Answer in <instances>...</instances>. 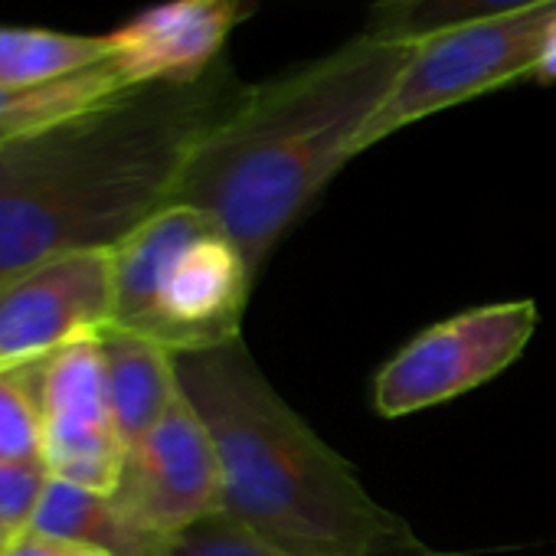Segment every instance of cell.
Masks as SVG:
<instances>
[{"label":"cell","mask_w":556,"mask_h":556,"mask_svg":"<svg viewBox=\"0 0 556 556\" xmlns=\"http://www.w3.org/2000/svg\"><path fill=\"white\" fill-rule=\"evenodd\" d=\"M419 43L357 40L262 86L197 144L170 203L210 213L252 275L357 157V138L390 99Z\"/></svg>","instance_id":"7a4b0ae2"},{"label":"cell","mask_w":556,"mask_h":556,"mask_svg":"<svg viewBox=\"0 0 556 556\" xmlns=\"http://www.w3.org/2000/svg\"><path fill=\"white\" fill-rule=\"evenodd\" d=\"M536 79H543V83H556V43L546 50V56H543V63H540V70H536Z\"/></svg>","instance_id":"ffe728a7"},{"label":"cell","mask_w":556,"mask_h":556,"mask_svg":"<svg viewBox=\"0 0 556 556\" xmlns=\"http://www.w3.org/2000/svg\"><path fill=\"white\" fill-rule=\"evenodd\" d=\"M115 312L112 249H76L0 282V374L30 367L76 338L99 334Z\"/></svg>","instance_id":"ba28073f"},{"label":"cell","mask_w":556,"mask_h":556,"mask_svg":"<svg viewBox=\"0 0 556 556\" xmlns=\"http://www.w3.org/2000/svg\"><path fill=\"white\" fill-rule=\"evenodd\" d=\"M170 556H282L271 546L258 543L242 523H236L226 510L193 523L174 540Z\"/></svg>","instance_id":"ac0fdd59"},{"label":"cell","mask_w":556,"mask_h":556,"mask_svg":"<svg viewBox=\"0 0 556 556\" xmlns=\"http://www.w3.org/2000/svg\"><path fill=\"white\" fill-rule=\"evenodd\" d=\"M556 43V0L475 21L419 43L390 99L357 138V154L442 109L488 96L520 76H536Z\"/></svg>","instance_id":"5b68a950"},{"label":"cell","mask_w":556,"mask_h":556,"mask_svg":"<svg viewBox=\"0 0 556 556\" xmlns=\"http://www.w3.org/2000/svg\"><path fill=\"white\" fill-rule=\"evenodd\" d=\"M99 334L76 338L37 361L34 396L50 475L86 491L112 494L128 448L115 426Z\"/></svg>","instance_id":"52a82bcc"},{"label":"cell","mask_w":556,"mask_h":556,"mask_svg":"<svg viewBox=\"0 0 556 556\" xmlns=\"http://www.w3.org/2000/svg\"><path fill=\"white\" fill-rule=\"evenodd\" d=\"M177 380L203 419L226 484V514L282 556H445L387 510L265 380L242 338L180 354Z\"/></svg>","instance_id":"3957f363"},{"label":"cell","mask_w":556,"mask_h":556,"mask_svg":"<svg viewBox=\"0 0 556 556\" xmlns=\"http://www.w3.org/2000/svg\"><path fill=\"white\" fill-rule=\"evenodd\" d=\"M125 89L131 86L115 60L40 86H21V89L0 86V144H11L50 131L63 122H73L112 102Z\"/></svg>","instance_id":"4fadbf2b"},{"label":"cell","mask_w":556,"mask_h":556,"mask_svg":"<svg viewBox=\"0 0 556 556\" xmlns=\"http://www.w3.org/2000/svg\"><path fill=\"white\" fill-rule=\"evenodd\" d=\"M99 338L105 354L115 426L128 448L138 439H144L161 422V416L177 403V361L161 344L112 325Z\"/></svg>","instance_id":"7c38bea8"},{"label":"cell","mask_w":556,"mask_h":556,"mask_svg":"<svg viewBox=\"0 0 556 556\" xmlns=\"http://www.w3.org/2000/svg\"><path fill=\"white\" fill-rule=\"evenodd\" d=\"M43 458L40 413L34 396V364L0 374V462Z\"/></svg>","instance_id":"2e32d148"},{"label":"cell","mask_w":556,"mask_h":556,"mask_svg":"<svg viewBox=\"0 0 556 556\" xmlns=\"http://www.w3.org/2000/svg\"><path fill=\"white\" fill-rule=\"evenodd\" d=\"M115 60L112 37H70L50 30H0V86L53 83Z\"/></svg>","instance_id":"5bb4252c"},{"label":"cell","mask_w":556,"mask_h":556,"mask_svg":"<svg viewBox=\"0 0 556 556\" xmlns=\"http://www.w3.org/2000/svg\"><path fill=\"white\" fill-rule=\"evenodd\" d=\"M112 328L180 354L242 338L255 275L229 232L203 210L167 203L112 245Z\"/></svg>","instance_id":"277c9868"},{"label":"cell","mask_w":556,"mask_h":556,"mask_svg":"<svg viewBox=\"0 0 556 556\" xmlns=\"http://www.w3.org/2000/svg\"><path fill=\"white\" fill-rule=\"evenodd\" d=\"M0 556H105L99 549H89V546H79V543H66V540H53V536H43V533H21L14 536L4 553Z\"/></svg>","instance_id":"d6986e66"},{"label":"cell","mask_w":556,"mask_h":556,"mask_svg":"<svg viewBox=\"0 0 556 556\" xmlns=\"http://www.w3.org/2000/svg\"><path fill=\"white\" fill-rule=\"evenodd\" d=\"M53 475L43 458L0 462V536L8 543L30 530Z\"/></svg>","instance_id":"e0dca14e"},{"label":"cell","mask_w":556,"mask_h":556,"mask_svg":"<svg viewBox=\"0 0 556 556\" xmlns=\"http://www.w3.org/2000/svg\"><path fill=\"white\" fill-rule=\"evenodd\" d=\"M4 546H8V540H4V536H0V553H4Z\"/></svg>","instance_id":"44dd1931"},{"label":"cell","mask_w":556,"mask_h":556,"mask_svg":"<svg viewBox=\"0 0 556 556\" xmlns=\"http://www.w3.org/2000/svg\"><path fill=\"white\" fill-rule=\"evenodd\" d=\"M245 92L226 66H210L0 144V282L60 252L118 245L174 200L190 154Z\"/></svg>","instance_id":"6da1fadb"},{"label":"cell","mask_w":556,"mask_h":556,"mask_svg":"<svg viewBox=\"0 0 556 556\" xmlns=\"http://www.w3.org/2000/svg\"><path fill=\"white\" fill-rule=\"evenodd\" d=\"M236 21L239 0H170L112 34L115 63L128 86L200 79Z\"/></svg>","instance_id":"30bf717a"},{"label":"cell","mask_w":556,"mask_h":556,"mask_svg":"<svg viewBox=\"0 0 556 556\" xmlns=\"http://www.w3.org/2000/svg\"><path fill=\"white\" fill-rule=\"evenodd\" d=\"M30 530L105 556H170L174 549V536L135 520L112 494L86 491L56 478L50 481Z\"/></svg>","instance_id":"8fae6325"},{"label":"cell","mask_w":556,"mask_h":556,"mask_svg":"<svg viewBox=\"0 0 556 556\" xmlns=\"http://www.w3.org/2000/svg\"><path fill=\"white\" fill-rule=\"evenodd\" d=\"M112 497L135 520L174 540L226 510L216 445L184 390L161 422L128 445Z\"/></svg>","instance_id":"9c48e42d"},{"label":"cell","mask_w":556,"mask_h":556,"mask_svg":"<svg viewBox=\"0 0 556 556\" xmlns=\"http://www.w3.org/2000/svg\"><path fill=\"white\" fill-rule=\"evenodd\" d=\"M549 0H377L370 8L367 37L377 40H400V43H422L435 34L527 11Z\"/></svg>","instance_id":"9a60e30c"},{"label":"cell","mask_w":556,"mask_h":556,"mask_svg":"<svg viewBox=\"0 0 556 556\" xmlns=\"http://www.w3.org/2000/svg\"><path fill=\"white\" fill-rule=\"evenodd\" d=\"M536 331L533 302H494L458 312L406 341L374 377L370 403L380 419L458 400L501 377Z\"/></svg>","instance_id":"8992f818"}]
</instances>
